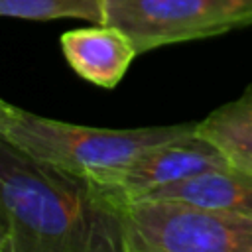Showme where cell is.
<instances>
[{
    "label": "cell",
    "instance_id": "cell-1",
    "mask_svg": "<svg viewBox=\"0 0 252 252\" xmlns=\"http://www.w3.org/2000/svg\"><path fill=\"white\" fill-rule=\"evenodd\" d=\"M0 222L10 252H124L122 201L0 132Z\"/></svg>",
    "mask_w": 252,
    "mask_h": 252
},
{
    "label": "cell",
    "instance_id": "cell-7",
    "mask_svg": "<svg viewBox=\"0 0 252 252\" xmlns=\"http://www.w3.org/2000/svg\"><path fill=\"white\" fill-rule=\"evenodd\" d=\"M136 199H163L224 209L252 217V173L236 167L211 169L171 185L154 189ZM132 201V199H130Z\"/></svg>",
    "mask_w": 252,
    "mask_h": 252
},
{
    "label": "cell",
    "instance_id": "cell-5",
    "mask_svg": "<svg viewBox=\"0 0 252 252\" xmlns=\"http://www.w3.org/2000/svg\"><path fill=\"white\" fill-rule=\"evenodd\" d=\"M226 167H230V163L222 152L195 132L144 152L120 175L102 187L120 201H130L175 181Z\"/></svg>",
    "mask_w": 252,
    "mask_h": 252
},
{
    "label": "cell",
    "instance_id": "cell-4",
    "mask_svg": "<svg viewBox=\"0 0 252 252\" xmlns=\"http://www.w3.org/2000/svg\"><path fill=\"white\" fill-rule=\"evenodd\" d=\"M104 16L146 53L252 26V0H106Z\"/></svg>",
    "mask_w": 252,
    "mask_h": 252
},
{
    "label": "cell",
    "instance_id": "cell-10",
    "mask_svg": "<svg viewBox=\"0 0 252 252\" xmlns=\"http://www.w3.org/2000/svg\"><path fill=\"white\" fill-rule=\"evenodd\" d=\"M18 106H14V104H8L6 100H2L0 98V132H4L8 126H10V122L16 118V114H18Z\"/></svg>",
    "mask_w": 252,
    "mask_h": 252
},
{
    "label": "cell",
    "instance_id": "cell-6",
    "mask_svg": "<svg viewBox=\"0 0 252 252\" xmlns=\"http://www.w3.org/2000/svg\"><path fill=\"white\" fill-rule=\"evenodd\" d=\"M59 43L71 69L85 81L104 89H114L134 57L140 55L132 37L110 24L69 30Z\"/></svg>",
    "mask_w": 252,
    "mask_h": 252
},
{
    "label": "cell",
    "instance_id": "cell-3",
    "mask_svg": "<svg viewBox=\"0 0 252 252\" xmlns=\"http://www.w3.org/2000/svg\"><path fill=\"white\" fill-rule=\"evenodd\" d=\"M124 252H252V217L163 199L122 201Z\"/></svg>",
    "mask_w": 252,
    "mask_h": 252
},
{
    "label": "cell",
    "instance_id": "cell-8",
    "mask_svg": "<svg viewBox=\"0 0 252 252\" xmlns=\"http://www.w3.org/2000/svg\"><path fill=\"white\" fill-rule=\"evenodd\" d=\"M197 134L215 144L230 167L252 173V85L197 122Z\"/></svg>",
    "mask_w": 252,
    "mask_h": 252
},
{
    "label": "cell",
    "instance_id": "cell-2",
    "mask_svg": "<svg viewBox=\"0 0 252 252\" xmlns=\"http://www.w3.org/2000/svg\"><path fill=\"white\" fill-rule=\"evenodd\" d=\"M195 132L197 122L130 130L91 128L43 118L20 108L2 134L39 159L106 185L144 152Z\"/></svg>",
    "mask_w": 252,
    "mask_h": 252
},
{
    "label": "cell",
    "instance_id": "cell-11",
    "mask_svg": "<svg viewBox=\"0 0 252 252\" xmlns=\"http://www.w3.org/2000/svg\"><path fill=\"white\" fill-rule=\"evenodd\" d=\"M0 252H10V246H8V236H6V230L0 222Z\"/></svg>",
    "mask_w": 252,
    "mask_h": 252
},
{
    "label": "cell",
    "instance_id": "cell-9",
    "mask_svg": "<svg viewBox=\"0 0 252 252\" xmlns=\"http://www.w3.org/2000/svg\"><path fill=\"white\" fill-rule=\"evenodd\" d=\"M106 0H0V16L22 20L77 18L91 24H104Z\"/></svg>",
    "mask_w": 252,
    "mask_h": 252
}]
</instances>
